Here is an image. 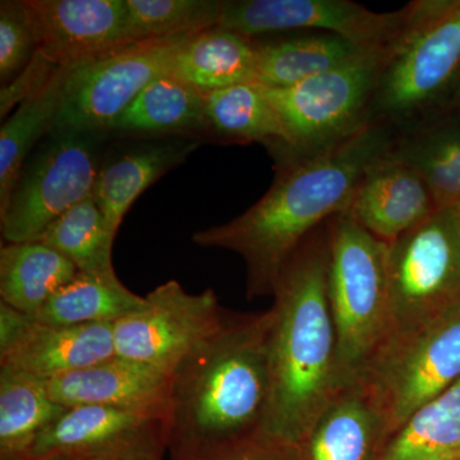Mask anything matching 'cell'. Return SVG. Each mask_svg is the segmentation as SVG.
Returning a JSON list of instances; mask_svg holds the SVG:
<instances>
[{
	"mask_svg": "<svg viewBox=\"0 0 460 460\" xmlns=\"http://www.w3.org/2000/svg\"><path fill=\"white\" fill-rule=\"evenodd\" d=\"M460 378L420 408L387 441L380 460H459Z\"/></svg>",
	"mask_w": 460,
	"mask_h": 460,
	"instance_id": "29",
	"label": "cell"
},
{
	"mask_svg": "<svg viewBox=\"0 0 460 460\" xmlns=\"http://www.w3.org/2000/svg\"><path fill=\"white\" fill-rule=\"evenodd\" d=\"M199 145L186 138L141 141L114 148L102 159L93 198L111 234L117 235L133 202L163 175L186 162Z\"/></svg>",
	"mask_w": 460,
	"mask_h": 460,
	"instance_id": "17",
	"label": "cell"
},
{
	"mask_svg": "<svg viewBox=\"0 0 460 460\" xmlns=\"http://www.w3.org/2000/svg\"><path fill=\"white\" fill-rule=\"evenodd\" d=\"M65 410L44 381L0 367V459L22 456Z\"/></svg>",
	"mask_w": 460,
	"mask_h": 460,
	"instance_id": "28",
	"label": "cell"
},
{
	"mask_svg": "<svg viewBox=\"0 0 460 460\" xmlns=\"http://www.w3.org/2000/svg\"><path fill=\"white\" fill-rule=\"evenodd\" d=\"M111 132L181 136L208 133L206 93L174 75H162L123 111Z\"/></svg>",
	"mask_w": 460,
	"mask_h": 460,
	"instance_id": "22",
	"label": "cell"
},
{
	"mask_svg": "<svg viewBox=\"0 0 460 460\" xmlns=\"http://www.w3.org/2000/svg\"><path fill=\"white\" fill-rule=\"evenodd\" d=\"M328 289L338 343V384H356L392 330L389 244L348 215L326 223Z\"/></svg>",
	"mask_w": 460,
	"mask_h": 460,
	"instance_id": "5",
	"label": "cell"
},
{
	"mask_svg": "<svg viewBox=\"0 0 460 460\" xmlns=\"http://www.w3.org/2000/svg\"><path fill=\"white\" fill-rule=\"evenodd\" d=\"M328 263L325 224L290 256L272 293L270 398L261 436L293 449L341 390Z\"/></svg>",
	"mask_w": 460,
	"mask_h": 460,
	"instance_id": "3",
	"label": "cell"
},
{
	"mask_svg": "<svg viewBox=\"0 0 460 460\" xmlns=\"http://www.w3.org/2000/svg\"><path fill=\"white\" fill-rule=\"evenodd\" d=\"M454 213H456V220H458L459 228H460V201L458 204L454 206Z\"/></svg>",
	"mask_w": 460,
	"mask_h": 460,
	"instance_id": "38",
	"label": "cell"
},
{
	"mask_svg": "<svg viewBox=\"0 0 460 460\" xmlns=\"http://www.w3.org/2000/svg\"><path fill=\"white\" fill-rule=\"evenodd\" d=\"M407 9L378 13L349 0H223L219 26L256 39L278 31L328 32L366 50L386 49Z\"/></svg>",
	"mask_w": 460,
	"mask_h": 460,
	"instance_id": "12",
	"label": "cell"
},
{
	"mask_svg": "<svg viewBox=\"0 0 460 460\" xmlns=\"http://www.w3.org/2000/svg\"><path fill=\"white\" fill-rule=\"evenodd\" d=\"M171 383V375L115 354L90 367L51 378L45 385L51 401L66 408L108 405L144 410L168 407Z\"/></svg>",
	"mask_w": 460,
	"mask_h": 460,
	"instance_id": "16",
	"label": "cell"
},
{
	"mask_svg": "<svg viewBox=\"0 0 460 460\" xmlns=\"http://www.w3.org/2000/svg\"><path fill=\"white\" fill-rule=\"evenodd\" d=\"M190 36L132 42L65 68L63 107L56 128L107 135L148 84L172 74L175 54Z\"/></svg>",
	"mask_w": 460,
	"mask_h": 460,
	"instance_id": "9",
	"label": "cell"
},
{
	"mask_svg": "<svg viewBox=\"0 0 460 460\" xmlns=\"http://www.w3.org/2000/svg\"><path fill=\"white\" fill-rule=\"evenodd\" d=\"M389 434L358 384L339 390L298 447L299 460H380Z\"/></svg>",
	"mask_w": 460,
	"mask_h": 460,
	"instance_id": "18",
	"label": "cell"
},
{
	"mask_svg": "<svg viewBox=\"0 0 460 460\" xmlns=\"http://www.w3.org/2000/svg\"><path fill=\"white\" fill-rule=\"evenodd\" d=\"M38 49L69 68L133 41L126 0H22Z\"/></svg>",
	"mask_w": 460,
	"mask_h": 460,
	"instance_id": "14",
	"label": "cell"
},
{
	"mask_svg": "<svg viewBox=\"0 0 460 460\" xmlns=\"http://www.w3.org/2000/svg\"><path fill=\"white\" fill-rule=\"evenodd\" d=\"M104 136L54 128L23 165L7 204L0 208L5 243L38 242L69 208L93 196Z\"/></svg>",
	"mask_w": 460,
	"mask_h": 460,
	"instance_id": "7",
	"label": "cell"
},
{
	"mask_svg": "<svg viewBox=\"0 0 460 460\" xmlns=\"http://www.w3.org/2000/svg\"><path fill=\"white\" fill-rule=\"evenodd\" d=\"M223 0H126L133 41L196 35L219 26Z\"/></svg>",
	"mask_w": 460,
	"mask_h": 460,
	"instance_id": "31",
	"label": "cell"
},
{
	"mask_svg": "<svg viewBox=\"0 0 460 460\" xmlns=\"http://www.w3.org/2000/svg\"><path fill=\"white\" fill-rule=\"evenodd\" d=\"M366 49L338 35L307 31L280 40H259L256 84L287 89L349 62Z\"/></svg>",
	"mask_w": 460,
	"mask_h": 460,
	"instance_id": "24",
	"label": "cell"
},
{
	"mask_svg": "<svg viewBox=\"0 0 460 460\" xmlns=\"http://www.w3.org/2000/svg\"><path fill=\"white\" fill-rule=\"evenodd\" d=\"M58 68L59 66L41 50H36L26 68L0 90V117L4 119L16 105L20 107L26 100L40 93L50 83Z\"/></svg>",
	"mask_w": 460,
	"mask_h": 460,
	"instance_id": "33",
	"label": "cell"
},
{
	"mask_svg": "<svg viewBox=\"0 0 460 460\" xmlns=\"http://www.w3.org/2000/svg\"><path fill=\"white\" fill-rule=\"evenodd\" d=\"M77 272L74 263L41 242L0 248L2 301L32 317Z\"/></svg>",
	"mask_w": 460,
	"mask_h": 460,
	"instance_id": "25",
	"label": "cell"
},
{
	"mask_svg": "<svg viewBox=\"0 0 460 460\" xmlns=\"http://www.w3.org/2000/svg\"><path fill=\"white\" fill-rule=\"evenodd\" d=\"M36 320L0 301V357L17 347L31 332Z\"/></svg>",
	"mask_w": 460,
	"mask_h": 460,
	"instance_id": "34",
	"label": "cell"
},
{
	"mask_svg": "<svg viewBox=\"0 0 460 460\" xmlns=\"http://www.w3.org/2000/svg\"><path fill=\"white\" fill-rule=\"evenodd\" d=\"M270 310L224 313L172 374L171 460H217L262 435L270 398Z\"/></svg>",
	"mask_w": 460,
	"mask_h": 460,
	"instance_id": "2",
	"label": "cell"
},
{
	"mask_svg": "<svg viewBox=\"0 0 460 460\" xmlns=\"http://www.w3.org/2000/svg\"><path fill=\"white\" fill-rule=\"evenodd\" d=\"M136 460H163V458H146V459H136Z\"/></svg>",
	"mask_w": 460,
	"mask_h": 460,
	"instance_id": "39",
	"label": "cell"
},
{
	"mask_svg": "<svg viewBox=\"0 0 460 460\" xmlns=\"http://www.w3.org/2000/svg\"><path fill=\"white\" fill-rule=\"evenodd\" d=\"M226 311L211 288L193 295L178 281L160 284L140 310L113 323L115 354L171 375L222 325Z\"/></svg>",
	"mask_w": 460,
	"mask_h": 460,
	"instance_id": "11",
	"label": "cell"
},
{
	"mask_svg": "<svg viewBox=\"0 0 460 460\" xmlns=\"http://www.w3.org/2000/svg\"><path fill=\"white\" fill-rule=\"evenodd\" d=\"M384 51L371 122L404 131L450 104L460 78V0H416Z\"/></svg>",
	"mask_w": 460,
	"mask_h": 460,
	"instance_id": "4",
	"label": "cell"
},
{
	"mask_svg": "<svg viewBox=\"0 0 460 460\" xmlns=\"http://www.w3.org/2000/svg\"><path fill=\"white\" fill-rule=\"evenodd\" d=\"M392 330L411 328L460 296V228L441 208L389 244Z\"/></svg>",
	"mask_w": 460,
	"mask_h": 460,
	"instance_id": "10",
	"label": "cell"
},
{
	"mask_svg": "<svg viewBox=\"0 0 460 460\" xmlns=\"http://www.w3.org/2000/svg\"><path fill=\"white\" fill-rule=\"evenodd\" d=\"M217 460H299L298 450L270 438H260L242 445Z\"/></svg>",
	"mask_w": 460,
	"mask_h": 460,
	"instance_id": "35",
	"label": "cell"
},
{
	"mask_svg": "<svg viewBox=\"0 0 460 460\" xmlns=\"http://www.w3.org/2000/svg\"><path fill=\"white\" fill-rule=\"evenodd\" d=\"M396 132L372 123L341 144L307 155H278L270 189L235 219L199 230L193 243L223 248L246 262L247 296H272L281 270L311 233L344 214L362 172Z\"/></svg>",
	"mask_w": 460,
	"mask_h": 460,
	"instance_id": "1",
	"label": "cell"
},
{
	"mask_svg": "<svg viewBox=\"0 0 460 460\" xmlns=\"http://www.w3.org/2000/svg\"><path fill=\"white\" fill-rule=\"evenodd\" d=\"M144 302L145 296L133 293L118 277L77 272L33 319L54 326L115 323L140 310Z\"/></svg>",
	"mask_w": 460,
	"mask_h": 460,
	"instance_id": "26",
	"label": "cell"
},
{
	"mask_svg": "<svg viewBox=\"0 0 460 460\" xmlns=\"http://www.w3.org/2000/svg\"><path fill=\"white\" fill-rule=\"evenodd\" d=\"M460 378V296L428 320L390 332L356 384L385 422L389 438Z\"/></svg>",
	"mask_w": 460,
	"mask_h": 460,
	"instance_id": "6",
	"label": "cell"
},
{
	"mask_svg": "<svg viewBox=\"0 0 460 460\" xmlns=\"http://www.w3.org/2000/svg\"><path fill=\"white\" fill-rule=\"evenodd\" d=\"M450 104L456 105V107L460 108V78L458 84H456V91H454L452 102H450Z\"/></svg>",
	"mask_w": 460,
	"mask_h": 460,
	"instance_id": "37",
	"label": "cell"
},
{
	"mask_svg": "<svg viewBox=\"0 0 460 460\" xmlns=\"http://www.w3.org/2000/svg\"><path fill=\"white\" fill-rule=\"evenodd\" d=\"M393 154L428 184L438 210L460 201V108L449 104L404 131L396 132Z\"/></svg>",
	"mask_w": 460,
	"mask_h": 460,
	"instance_id": "20",
	"label": "cell"
},
{
	"mask_svg": "<svg viewBox=\"0 0 460 460\" xmlns=\"http://www.w3.org/2000/svg\"><path fill=\"white\" fill-rule=\"evenodd\" d=\"M459 460H460V458H459Z\"/></svg>",
	"mask_w": 460,
	"mask_h": 460,
	"instance_id": "40",
	"label": "cell"
},
{
	"mask_svg": "<svg viewBox=\"0 0 460 460\" xmlns=\"http://www.w3.org/2000/svg\"><path fill=\"white\" fill-rule=\"evenodd\" d=\"M208 133L220 140L259 142L279 155L292 148L280 115L256 84H242L206 93Z\"/></svg>",
	"mask_w": 460,
	"mask_h": 460,
	"instance_id": "23",
	"label": "cell"
},
{
	"mask_svg": "<svg viewBox=\"0 0 460 460\" xmlns=\"http://www.w3.org/2000/svg\"><path fill=\"white\" fill-rule=\"evenodd\" d=\"M0 460H123L113 458H95V456H40V458H29V456H14V458H5Z\"/></svg>",
	"mask_w": 460,
	"mask_h": 460,
	"instance_id": "36",
	"label": "cell"
},
{
	"mask_svg": "<svg viewBox=\"0 0 460 460\" xmlns=\"http://www.w3.org/2000/svg\"><path fill=\"white\" fill-rule=\"evenodd\" d=\"M435 211L428 184L389 147L362 172L344 214L374 237L392 244Z\"/></svg>",
	"mask_w": 460,
	"mask_h": 460,
	"instance_id": "15",
	"label": "cell"
},
{
	"mask_svg": "<svg viewBox=\"0 0 460 460\" xmlns=\"http://www.w3.org/2000/svg\"><path fill=\"white\" fill-rule=\"evenodd\" d=\"M114 356L113 323L54 326L36 321L31 332L0 357V367L47 383Z\"/></svg>",
	"mask_w": 460,
	"mask_h": 460,
	"instance_id": "19",
	"label": "cell"
},
{
	"mask_svg": "<svg viewBox=\"0 0 460 460\" xmlns=\"http://www.w3.org/2000/svg\"><path fill=\"white\" fill-rule=\"evenodd\" d=\"M38 50L35 32L22 0L0 3V81L3 86L17 77Z\"/></svg>",
	"mask_w": 460,
	"mask_h": 460,
	"instance_id": "32",
	"label": "cell"
},
{
	"mask_svg": "<svg viewBox=\"0 0 460 460\" xmlns=\"http://www.w3.org/2000/svg\"><path fill=\"white\" fill-rule=\"evenodd\" d=\"M114 239L104 215L90 196L60 215L38 242L65 256L78 272L117 277L111 261Z\"/></svg>",
	"mask_w": 460,
	"mask_h": 460,
	"instance_id": "30",
	"label": "cell"
},
{
	"mask_svg": "<svg viewBox=\"0 0 460 460\" xmlns=\"http://www.w3.org/2000/svg\"><path fill=\"white\" fill-rule=\"evenodd\" d=\"M166 416L168 407H66L22 456L163 458L166 452Z\"/></svg>",
	"mask_w": 460,
	"mask_h": 460,
	"instance_id": "13",
	"label": "cell"
},
{
	"mask_svg": "<svg viewBox=\"0 0 460 460\" xmlns=\"http://www.w3.org/2000/svg\"><path fill=\"white\" fill-rule=\"evenodd\" d=\"M259 40L223 26L196 33L175 54L172 75L202 93L255 84Z\"/></svg>",
	"mask_w": 460,
	"mask_h": 460,
	"instance_id": "21",
	"label": "cell"
},
{
	"mask_svg": "<svg viewBox=\"0 0 460 460\" xmlns=\"http://www.w3.org/2000/svg\"><path fill=\"white\" fill-rule=\"evenodd\" d=\"M65 68L16 109L0 129V208L7 204L23 165L41 138L56 128L63 107Z\"/></svg>",
	"mask_w": 460,
	"mask_h": 460,
	"instance_id": "27",
	"label": "cell"
},
{
	"mask_svg": "<svg viewBox=\"0 0 460 460\" xmlns=\"http://www.w3.org/2000/svg\"><path fill=\"white\" fill-rule=\"evenodd\" d=\"M384 51H363L332 71L287 89L261 86L292 141L290 151L279 155L319 153L371 126L372 102Z\"/></svg>",
	"mask_w": 460,
	"mask_h": 460,
	"instance_id": "8",
	"label": "cell"
}]
</instances>
